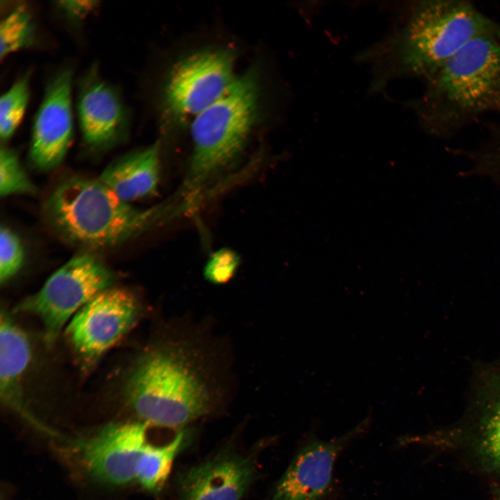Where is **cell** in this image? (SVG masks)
Wrapping results in <instances>:
<instances>
[{"instance_id":"7c38bea8","label":"cell","mask_w":500,"mask_h":500,"mask_svg":"<svg viewBox=\"0 0 500 500\" xmlns=\"http://www.w3.org/2000/svg\"><path fill=\"white\" fill-rule=\"evenodd\" d=\"M362 426L329 441L314 440L297 453L278 481L273 500H320L331 487L335 460Z\"/></svg>"},{"instance_id":"ac0fdd59","label":"cell","mask_w":500,"mask_h":500,"mask_svg":"<svg viewBox=\"0 0 500 500\" xmlns=\"http://www.w3.org/2000/svg\"><path fill=\"white\" fill-rule=\"evenodd\" d=\"M30 97L28 75L18 79L0 98V138L6 142L14 135L20 124Z\"/></svg>"},{"instance_id":"30bf717a","label":"cell","mask_w":500,"mask_h":500,"mask_svg":"<svg viewBox=\"0 0 500 500\" xmlns=\"http://www.w3.org/2000/svg\"><path fill=\"white\" fill-rule=\"evenodd\" d=\"M81 138L90 150L102 151L125 141L130 115L118 90L92 66L81 78L76 100Z\"/></svg>"},{"instance_id":"4fadbf2b","label":"cell","mask_w":500,"mask_h":500,"mask_svg":"<svg viewBox=\"0 0 500 500\" xmlns=\"http://www.w3.org/2000/svg\"><path fill=\"white\" fill-rule=\"evenodd\" d=\"M250 457L225 451L178 478L180 500H240L255 474Z\"/></svg>"},{"instance_id":"603a6c76","label":"cell","mask_w":500,"mask_h":500,"mask_svg":"<svg viewBox=\"0 0 500 500\" xmlns=\"http://www.w3.org/2000/svg\"><path fill=\"white\" fill-rule=\"evenodd\" d=\"M95 1H60L56 6L65 16L73 20H81L90 15L97 6Z\"/></svg>"},{"instance_id":"8fae6325","label":"cell","mask_w":500,"mask_h":500,"mask_svg":"<svg viewBox=\"0 0 500 500\" xmlns=\"http://www.w3.org/2000/svg\"><path fill=\"white\" fill-rule=\"evenodd\" d=\"M148 424L140 421L111 424L76 443L89 473L97 479L122 485L135 478L147 446Z\"/></svg>"},{"instance_id":"ba28073f","label":"cell","mask_w":500,"mask_h":500,"mask_svg":"<svg viewBox=\"0 0 500 500\" xmlns=\"http://www.w3.org/2000/svg\"><path fill=\"white\" fill-rule=\"evenodd\" d=\"M140 312L139 301L131 292L112 286L85 304L69 322L65 333L77 354L93 362L133 328Z\"/></svg>"},{"instance_id":"7a4b0ae2","label":"cell","mask_w":500,"mask_h":500,"mask_svg":"<svg viewBox=\"0 0 500 500\" xmlns=\"http://www.w3.org/2000/svg\"><path fill=\"white\" fill-rule=\"evenodd\" d=\"M425 83L415 107L433 137L448 138L482 116H499L500 33L469 42Z\"/></svg>"},{"instance_id":"44dd1931","label":"cell","mask_w":500,"mask_h":500,"mask_svg":"<svg viewBox=\"0 0 500 500\" xmlns=\"http://www.w3.org/2000/svg\"><path fill=\"white\" fill-rule=\"evenodd\" d=\"M25 258L23 244L19 236L7 226L0 228V281L3 284L22 269Z\"/></svg>"},{"instance_id":"7402d4cb","label":"cell","mask_w":500,"mask_h":500,"mask_svg":"<svg viewBox=\"0 0 500 500\" xmlns=\"http://www.w3.org/2000/svg\"><path fill=\"white\" fill-rule=\"evenodd\" d=\"M239 265L238 256L229 249H221L212 255L204 269L205 278L212 283L229 281Z\"/></svg>"},{"instance_id":"2e32d148","label":"cell","mask_w":500,"mask_h":500,"mask_svg":"<svg viewBox=\"0 0 500 500\" xmlns=\"http://www.w3.org/2000/svg\"><path fill=\"white\" fill-rule=\"evenodd\" d=\"M186 433L182 430L161 446L147 444L137 465L135 479L147 490L159 492L171 472L176 456L185 444Z\"/></svg>"},{"instance_id":"9a60e30c","label":"cell","mask_w":500,"mask_h":500,"mask_svg":"<svg viewBox=\"0 0 500 500\" xmlns=\"http://www.w3.org/2000/svg\"><path fill=\"white\" fill-rule=\"evenodd\" d=\"M31 357L29 340L3 310L0 322V397L1 401L28 420L38 422L25 403L22 383Z\"/></svg>"},{"instance_id":"277c9868","label":"cell","mask_w":500,"mask_h":500,"mask_svg":"<svg viewBox=\"0 0 500 500\" xmlns=\"http://www.w3.org/2000/svg\"><path fill=\"white\" fill-rule=\"evenodd\" d=\"M259 97L258 74L250 69L192 120V152L184 191L200 190L238 160L255 124Z\"/></svg>"},{"instance_id":"5bb4252c","label":"cell","mask_w":500,"mask_h":500,"mask_svg":"<svg viewBox=\"0 0 500 500\" xmlns=\"http://www.w3.org/2000/svg\"><path fill=\"white\" fill-rule=\"evenodd\" d=\"M158 142L112 161L98 178L122 200L131 203L156 193L160 178Z\"/></svg>"},{"instance_id":"5b68a950","label":"cell","mask_w":500,"mask_h":500,"mask_svg":"<svg viewBox=\"0 0 500 500\" xmlns=\"http://www.w3.org/2000/svg\"><path fill=\"white\" fill-rule=\"evenodd\" d=\"M500 33V22L466 0H426L412 10L397 42L402 72L426 82L478 37Z\"/></svg>"},{"instance_id":"cb8c5ba5","label":"cell","mask_w":500,"mask_h":500,"mask_svg":"<svg viewBox=\"0 0 500 500\" xmlns=\"http://www.w3.org/2000/svg\"><path fill=\"white\" fill-rule=\"evenodd\" d=\"M495 494L497 497V500H500V489L499 488H495Z\"/></svg>"},{"instance_id":"8992f818","label":"cell","mask_w":500,"mask_h":500,"mask_svg":"<svg viewBox=\"0 0 500 500\" xmlns=\"http://www.w3.org/2000/svg\"><path fill=\"white\" fill-rule=\"evenodd\" d=\"M113 272L89 252L77 255L53 273L34 294L20 301L15 312L31 315L53 344L74 315L101 292L112 287Z\"/></svg>"},{"instance_id":"6da1fadb","label":"cell","mask_w":500,"mask_h":500,"mask_svg":"<svg viewBox=\"0 0 500 500\" xmlns=\"http://www.w3.org/2000/svg\"><path fill=\"white\" fill-rule=\"evenodd\" d=\"M203 349L172 338L144 353L125 383L128 405L148 425L181 428L209 413L219 388Z\"/></svg>"},{"instance_id":"52a82bcc","label":"cell","mask_w":500,"mask_h":500,"mask_svg":"<svg viewBox=\"0 0 500 500\" xmlns=\"http://www.w3.org/2000/svg\"><path fill=\"white\" fill-rule=\"evenodd\" d=\"M235 54L226 48L198 51L179 60L169 72L162 106L170 118L191 121L218 100L236 80Z\"/></svg>"},{"instance_id":"3957f363","label":"cell","mask_w":500,"mask_h":500,"mask_svg":"<svg viewBox=\"0 0 500 500\" xmlns=\"http://www.w3.org/2000/svg\"><path fill=\"white\" fill-rule=\"evenodd\" d=\"M45 219L66 242L89 249L117 247L150 230L165 217L166 207L136 208L119 199L99 178L62 181L44 205Z\"/></svg>"},{"instance_id":"e0dca14e","label":"cell","mask_w":500,"mask_h":500,"mask_svg":"<svg viewBox=\"0 0 500 500\" xmlns=\"http://www.w3.org/2000/svg\"><path fill=\"white\" fill-rule=\"evenodd\" d=\"M35 35V23L27 6L21 4L13 8L0 24L1 59L30 47L33 43Z\"/></svg>"},{"instance_id":"ffe728a7","label":"cell","mask_w":500,"mask_h":500,"mask_svg":"<svg viewBox=\"0 0 500 500\" xmlns=\"http://www.w3.org/2000/svg\"><path fill=\"white\" fill-rule=\"evenodd\" d=\"M37 188L24 171L15 151L7 146L0 148V195H33Z\"/></svg>"},{"instance_id":"9c48e42d","label":"cell","mask_w":500,"mask_h":500,"mask_svg":"<svg viewBox=\"0 0 500 500\" xmlns=\"http://www.w3.org/2000/svg\"><path fill=\"white\" fill-rule=\"evenodd\" d=\"M73 72L60 69L47 85L31 128L28 158L38 169L49 171L65 159L74 135Z\"/></svg>"},{"instance_id":"d6986e66","label":"cell","mask_w":500,"mask_h":500,"mask_svg":"<svg viewBox=\"0 0 500 500\" xmlns=\"http://www.w3.org/2000/svg\"><path fill=\"white\" fill-rule=\"evenodd\" d=\"M481 426L479 451L489 466L500 471V381L492 387Z\"/></svg>"}]
</instances>
